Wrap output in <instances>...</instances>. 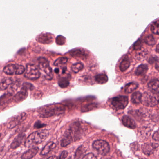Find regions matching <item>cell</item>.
<instances>
[{"instance_id":"obj_1","label":"cell","mask_w":159,"mask_h":159,"mask_svg":"<svg viewBox=\"0 0 159 159\" xmlns=\"http://www.w3.org/2000/svg\"><path fill=\"white\" fill-rule=\"evenodd\" d=\"M65 107L61 104H52L44 106L39 108L38 115L44 118L60 115L64 113Z\"/></svg>"},{"instance_id":"obj_2","label":"cell","mask_w":159,"mask_h":159,"mask_svg":"<svg viewBox=\"0 0 159 159\" xmlns=\"http://www.w3.org/2000/svg\"><path fill=\"white\" fill-rule=\"evenodd\" d=\"M49 135L48 130H40L32 133L25 141L24 145L27 147H31L43 142Z\"/></svg>"},{"instance_id":"obj_3","label":"cell","mask_w":159,"mask_h":159,"mask_svg":"<svg viewBox=\"0 0 159 159\" xmlns=\"http://www.w3.org/2000/svg\"><path fill=\"white\" fill-rule=\"evenodd\" d=\"M141 103L148 107H154L159 103V93L152 91L145 92L142 94Z\"/></svg>"},{"instance_id":"obj_4","label":"cell","mask_w":159,"mask_h":159,"mask_svg":"<svg viewBox=\"0 0 159 159\" xmlns=\"http://www.w3.org/2000/svg\"><path fill=\"white\" fill-rule=\"evenodd\" d=\"M38 68L42 71L44 77L48 80H52L53 74L48 60L44 57H40L38 58Z\"/></svg>"},{"instance_id":"obj_5","label":"cell","mask_w":159,"mask_h":159,"mask_svg":"<svg viewBox=\"0 0 159 159\" xmlns=\"http://www.w3.org/2000/svg\"><path fill=\"white\" fill-rule=\"evenodd\" d=\"M24 72V77L29 80H37L40 77V71L38 67L33 64H27Z\"/></svg>"},{"instance_id":"obj_6","label":"cell","mask_w":159,"mask_h":159,"mask_svg":"<svg viewBox=\"0 0 159 159\" xmlns=\"http://www.w3.org/2000/svg\"><path fill=\"white\" fill-rule=\"evenodd\" d=\"M93 147L99 154L102 156H106L110 151L109 144L106 141L102 140L94 141L93 144Z\"/></svg>"},{"instance_id":"obj_7","label":"cell","mask_w":159,"mask_h":159,"mask_svg":"<svg viewBox=\"0 0 159 159\" xmlns=\"http://www.w3.org/2000/svg\"><path fill=\"white\" fill-rule=\"evenodd\" d=\"M25 70L23 65L10 64L4 68L3 72L8 75H21L24 73Z\"/></svg>"},{"instance_id":"obj_8","label":"cell","mask_w":159,"mask_h":159,"mask_svg":"<svg viewBox=\"0 0 159 159\" xmlns=\"http://www.w3.org/2000/svg\"><path fill=\"white\" fill-rule=\"evenodd\" d=\"M112 104L116 109H124L128 105V97L126 96H119L112 99Z\"/></svg>"},{"instance_id":"obj_9","label":"cell","mask_w":159,"mask_h":159,"mask_svg":"<svg viewBox=\"0 0 159 159\" xmlns=\"http://www.w3.org/2000/svg\"><path fill=\"white\" fill-rule=\"evenodd\" d=\"M81 126L80 122H76L73 123V125L71 126L67 130L73 137V136L75 138V140H77L78 137L81 136L83 131V129Z\"/></svg>"},{"instance_id":"obj_10","label":"cell","mask_w":159,"mask_h":159,"mask_svg":"<svg viewBox=\"0 0 159 159\" xmlns=\"http://www.w3.org/2000/svg\"><path fill=\"white\" fill-rule=\"evenodd\" d=\"M26 117L27 115L25 113H21L20 114L16 115L12 118L9 121V122L8 124V127L10 129L14 128L19 124H20L21 122H23L24 120H25Z\"/></svg>"},{"instance_id":"obj_11","label":"cell","mask_w":159,"mask_h":159,"mask_svg":"<svg viewBox=\"0 0 159 159\" xmlns=\"http://www.w3.org/2000/svg\"><path fill=\"white\" fill-rule=\"evenodd\" d=\"M27 89L23 86V87L21 89V90L17 93L13 97V102L16 103H19L20 102L24 101V100L27 98L28 95Z\"/></svg>"},{"instance_id":"obj_12","label":"cell","mask_w":159,"mask_h":159,"mask_svg":"<svg viewBox=\"0 0 159 159\" xmlns=\"http://www.w3.org/2000/svg\"><path fill=\"white\" fill-rule=\"evenodd\" d=\"M158 147V144L146 143L143 145L142 149L144 154L150 156L153 154Z\"/></svg>"},{"instance_id":"obj_13","label":"cell","mask_w":159,"mask_h":159,"mask_svg":"<svg viewBox=\"0 0 159 159\" xmlns=\"http://www.w3.org/2000/svg\"><path fill=\"white\" fill-rule=\"evenodd\" d=\"M122 121L123 124L128 128L134 129L136 127V124L135 121L130 117L127 115L123 116L122 119Z\"/></svg>"},{"instance_id":"obj_14","label":"cell","mask_w":159,"mask_h":159,"mask_svg":"<svg viewBox=\"0 0 159 159\" xmlns=\"http://www.w3.org/2000/svg\"><path fill=\"white\" fill-rule=\"evenodd\" d=\"M39 149L37 147H32L24 152L21 156V158L23 159H30L33 158L38 153Z\"/></svg>"},{"instance_id":"obj_15","label":"cell","mask_w":159,"mask_h":159,"mask_svg":"<svg viewBox=\"0 0 159 159\" xmlns=\"http://www.w3.org/2000/svg\"><path fill=\"white\" fill-rule=\"evenodd\" d=\"M25 138V135L24 133H21L19 134L13 140L12 143L11 144L10 147L11 149H15L19 147L21 145L23 141Z\"/></svg>"},{"instance_id":"obj_16","label":"cell","mask_w":159,"mask_h":159,"mask_svg":"<svg viewBox=\"0 0 159 159\" xmlns=\"http://www.w3.org/2000/svg\"><path fill=\"white\" fill-rule=\"evenodd\" d=\"M73 141V137L68 130H67L64 133L62 140L61 141V145L62 147H66L70 145Z\"/></svg>"},{"instance_id":"obj_17","label":"cell","mask_w":159,"mask_h":159,"mask_svg":"<svg viewBox=\"0 0 159 159\" xmlns=\"http://www.w3.org/2000/svg\"><path fill=\"white\" fill-rule=\"evenodd\" d=\"M56 144L53 142H50L45 145L44 147L43 148L42 151L41 152L40 154L41 156H46L50 153L52 150L55 149L56 147Z\"/></svg>"},{"instance_id":"obj_18","label":"cell","mask_w":159,"mask_h":159,"mask_svg":"<svg viewBox=\"0 0 159 159\" xmlns=\"http://www.w3.org/2000/svg\"><path fill=\"white\" fill-rule=\"evenodd\" d=\"M148 87L151 91L158 93L159 91V81L158 79H154L150 81L148 84Z\"/></svg>"},{"instance_id":"obj_19","label":"cell","mask_w":159,"mask_h":159,"mask_svg":"<svg viewBox=\"0 0 159 159\" xmlns=\"http://www.w3.org/2000/svg\"><path fill=\"white\" fill-rule=\"evenodd\" d=\"M13 82V80L10 77L4 78L0 82V90H5Z\"/></svg>"},{"instance_id":"obj_20","label":"cell","mask_w":159,"mask_h":159,"mask_svg":"<svg viewBox=\"0 0 159 159\" xmlns=\"http://www.w3.org/2000/svg\"><path fill=\"white\" fill-rule=\"evenodd\" d=\"M70 76L68 75L66 77H60L58 80V85L61 88H66L70 84Z\"/></svg>"},{"instance_id":"obj_21","label":"cell","mask_w":159,"mask_h":159,"mask_svg":"<svg viewBox=\"0 0 159 159\" xmlns=\"http://www.w3.org/2000/svg\"><path fill=\"white\" fill-rule=\"evenodd\" d=\"M148 70H149V67L147 65L145 64H141L137 68L135 71V74L137 76L144 75L146 73Z\"/></svg>"},{"instance_id":"obj_22","label":"cell","mask_w":159,"mask_h":159,"mask_svg":"<svg viewBox=\"0 0 159 159\" xmlns=\"http://www.w3.org/2000/svg\"><path fill=\"white\" fill-rule=\"evenodd\" d=\"M138 84L136 82H131L127 84L125 87V91L126 93H130L136 90L138 88Z\"/></svg>"},{"instance_id":"obj_23","label":"cell","mask_w":159,"mask_h":159,"mask_svg":"<svg viewBox=\"0 0 159 159\" xmlns=\"http://www.w3.org/2000/svg\"><path fill=\"white\" fill-rule=\"evenodd\" d=\"M95 80L97 83L103 84L106 83L108 80V77L106 74H100L95 76Z\"/></svg>"},{"instance_id":"obj_24","label":"cell","mask_w":159,"mask_h":159,"mask_svg":"<svg viewBox=\"0 0 159 159\" xmlns=\"http://www.w3.org/2000/svg\"><path fill=\"white\" fill-rule=\"evenodd\" d=\"M142 94L139 91L133 93L131 97V101L134 104H138L141 103Z\"/></svg>"},{"instance_id":"obj_25","label":"cell","mask_w":159,"mask_h":159,"mask_svg":"<svg viewBox=\"0 0 159 159\" xmlns=\"http://www.w3.org/2000/svg\"><path fill=\"white\" fill-rule=\"evenodd\" d=\"M130 65V62L129 60L127 58H125L121 61L120 64V69L121 71L124 72L129 67Z\"/></svg>"},{"instance_id":"obj_26","label":"cell","mask_w":159,"mask_h":159,"mask_svg":"<svg viewBox=\"0 0 159 159\" xmlns=\"http://www.w3.org/2000/svg\"><path fill=\"white\" fill-rule=\"evenodd\" d=\"M83 68V64L81 63H75L74 64H73L71 67V70L75 73H77L78 72L81 71Z\"/></svg>"},{"instance_id":"obj_27","label":"cell","mask_w":159,"mask_h":159,"mask_svg":"<svg viewBox=\"0 0 159 159\" xmlns=\"http://www.w3.org/2000/svg\"><path fill=\"white\" fill-rule=\"evenodd\" d=\"M68 58L67 57H60L55 61L54 63V65L56 66H60L62 65H64L66 64L68 61Z\"/></svg>"},{"instance_id":"obj_28","label":"cell","mask_w":159,"mask_h":159,"mask_svg":"<svg viewBox=\"0 0 159 159\" xmlns=\"http://www.w3.org/2000/svg\"><path fill=\"white\" fill-rule=\"evenodd\" d=\"M145 42L149 46H153L156 44V40L153 35H150L146 37Z\"/></svg>"},{"instance_id":"obj_29","label":"cell","mask_w":159,"mask_h":159,"mask_svg":"<svg viewBox=\"0 0 159 159\" xmlns=\"http://www.w3.org/2000/svg\"><path fill=\"white\" fill-rule=\"evenodd\" d=\"M151 30L153 33L158 35L159 34V21H157L152 24L151 27Z\"/></svg>"},{"instance_id":"obj_30","label":"cell","mask_w":159,"mask_h":159,"mask_svg":"<svg viewBox=\"0 0 159 159\" xmlns=\"http://www.w3.org/2000/svg\"><path fill=\"white\" fill-rule=\"evenodd\" d=\"M71 56L77 57H85V52L80 50H75L71 53Z\"/></svg>"},{"instance_id":"obj_31","label":"cell","mask_w":159,"mask_h":159,"mask_svg":"<svg viewBox=\"0 0 159 159\" xmlns=\"http://www.w3.org/2000/svg\"><path fill=\"white\" fill-rule=\"evenodd\" d=\"M12 96V94L10 93H7L3 95V96L0 97V104H4L6 101H8L9 100H10Z\"/></svg>"},{"instance_id":"obj_32","label":"cell","mask_w":159,"mask_h":159,"mask_svg":"<svg viewBox=\"0 0 159 159\" xmlns=\"http://www.w3.org/2000/svg\"><path fill=\"white\" fill-rule=\"evenodd\" d=\"M142 42L140 39H139L133 45V49L136 50H140L142 47Z\"/></svg>"},{"instance_id":"obj_33","label":"cell","mask_w":159,"mask_h":159,"mask_svg":"<svg viewBox=\"0 0 159 159\" xmlns=\"http://www.w3.org/2000/svg\"><path fill=\"white\" fill-rule=\"evenodd\" d=\"M45 126H46V124L43 123L39 120L37 121L34 124L35 128H36V129H41V128L45 127Z\"/></svg>"},{"instance_id":"obj_34","label":"cell","mask_w":159,"mask_h":159,"mask_svg":"<svg viewBox=\"0 0 159 159\" xmlns=\"http://www.w3.org/2000/svg\"><path fill=\"white\" fill-rule=\"evenodd\" d=\"M83 150L82 147H79L75 153V158H80L81 155L83 153Z\"/></svg>"},{"instance_id":"obj_35","label":"cell","mask_w":159,"mask_h":159,"mask_svg":"<svg viewBox=\"0 0 159 159\" xmlns=\"http://www.w3.org/2000/svg\"><path fill=\"white\" fill-rule=\"evenodd\" d=\"M97 157L94 154H93V153H87V154H86L85 156L83 157V159H97Z\"/></svg>"},{"instance_id":"obj_36","label":"cell","mask_w":159,"mask_h":159,"mask_svg":"<svg viewBox=\"0 0 159 159\" xmlns=\"http://www.w3.org/2000/svg\"><path fill=\"white\" fill-rule=\"evenodd\" d=\"M23 86L27 89L28 90H32L34 88V86L31 84L29 83H24Z\"/></svg>"},{"instance_id":"obj_37","label":"cell","mask_w":159,"mask_h":159,"mask_svg":"<svg viewBox=\"0 0 159 159\" xmlns=\"http://www.w3.org/2000/svg\"><path fill=\"white\" fill-rule=\"evenodd\" d=\"M153 140H155V141H159V136L158 130L156 131V132L153 133Z\"/></svg>"},{"instance_id":"obj_38","label":"cell","mask_w":159,"mask_h":159,"mask_svg":"<svg viewBox=\"0 0 159 159\" xmlns=\"http://www.w3.org/2000/svg\"><path fill=\"white\" fill-rule=\"evenodd\" d=\"M68 152L66 151H64L62 152V153L60 156L59 159H63L66 158L68 156Z\"/></svg>"},{"instance_id":"obj_39","label":"cell","mask_w":159,"mask_h":159,"mask_svg":"<svg viewBox=\"0 0 159 159\" xmlns=\"http://www.w3.org/2000/svg\"><path fill=\"white\" fill-rule=\"evenodd\" d=\"M59 69H58V68H56V69H55V70H54V71H55V73L57 74L59 73Z\"/></svg>"},{"instance_id":"obj_40","label":"cell","mask_w":159,"mask_h":159,"mask_svg":"<svg viewBox=\"0 0 159 159\" xmlns=\"http://www.w3.org/2000/svg\"><path fill=\"white\" fill-rule=\"evenodd\" d=\"M57 159V157L56 156H52L50 157H49L48 158V159Z\"/></svg>"},{"instance_id":"obj_41","label":"cell","mask_w":159,"mask_h":159,"mask_svg":"<svg viewBox=\"0 0 159 159\" xmlns=\"http://www.w3.org/2000/svg\"><path fill=\"white\" fill-rule=\"evenodd\" d=\"M158 45H157V52H158Z\"/></svg>"},{"instance_id":"obj_42","label":"cell","mask_w":159,"mask_h":159,"mask_svg":"<svg viewBox=\"0 0 159 159\" xmlns=\"http://www.w3.org/2000/svg\"><path fill=\"white\" fill-rule=\"evenodd\" d=\"M0 136H1V134H0Z\"/></svg>"}]
</instances>
